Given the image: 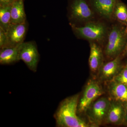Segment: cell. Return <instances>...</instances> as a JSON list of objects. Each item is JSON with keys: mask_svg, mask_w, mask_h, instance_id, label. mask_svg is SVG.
Here are the masks:
<instances>
[{"mask_svg": "<svg viewBox=\"0 0 127 127\" xmlns=\"http://www.w3.org/2000/svg\"><path fill=\"white\" fill-rule=\"evenodd\" d=\"M125 120V110L124 104L111 100L104 123L111 125H119L122 124Z\"/></svg>", "mask_w": 127, "mask_h": 127, "instance_id": "10", "label": "cell"}, {"mask_svg": "<svg viewBox=\"0 0 127 127\" xmlns=\"http://www.w3.org/2000/svg\"><path fill=\"white\" fill-rule=\"evenodd\" d=\"M111 100L106 97L96 99L86 112L90 124L97 127L104 123L109 109Z\"/></svg>", "mask_w": 127, "mask_h": 127, "instance_id": "5", "label": "cell"}, {"mask_svg": "<svg viewBox=\"0 0 127 127\" xmlns=\"http://www.w3.org/2000/svg\"><path fill=\"white\" fill-rule=\"evenodd\" d=\"M113 16L116 20L120 23L127 25V5L125 3L119 0L116 3Z\"/></svg>", "mask_w": 127, "mask_h": 127, "instance_id": "16", "label": "cell"}, {"mask_svg": "<svg viewBox=\"0 0 127 127\" xmlns=\"http://www.w3.org/2000/svg\"><path fill=\"white\" fill-rule=\"evenodd\" d=\"M27 22L22 24H11L6 31L7 37L6 47L20 45L24 42L27 31Z\"/></svg>", "mask_w": 127, "mask_h": 127, "instance_id": "8", "label": "cell"}, {"mask_svg": "<svg viewBox=\"0 0 127 127\" xmlns=\"http://www.w3.org/2000/svg\"><path fill=\"white\" fill-rule=\"evenodd\" d=\"M15 0H0V6L12 5Z\"/></svg>", "mask_w": 127, "mask_h": 127, "instance_id": "20", "label": "cell"}, {"mask_svg": "<svg viewBox=\"0 0 127 127\" xmlns=\"http://www.w3.org/2000/svg\"><path fill=\"white\" fill-rule=\"evenodd\" d=\"M40 55L36 44L34 41L23 42L20 46L19 59L24 62L29 69L36 72Z\"/></svg>", "mask_w": 127, "mask_h": 127, "instance_id": "6", "label": "cell"}, {"mask_svg": "<svg viewBox=\"0 0 127 127\" xmlns=\"http://www.w3.org/2000/svg\"><path fill=\"white\" fill-rule=\"evenodd\" d=\"M119 0H89L91 4L100 16L109 19L113 16L114 10Z\"/></svg>", "mask_w": 127, "mask_h": 127, "instance_id": "12", "label": "cell"}, {"mask_svg": "<svg viewBox=\"0 0 127 127\" xmlns=\"http://www.w3.org/2000/svg\"><path fill=\"white\" fill-rule=\"evenodd\" d=\"M20 45L14 47L0 48V64L10 65L20 61L19 59V51Z\"/></svg>", "mask_w": 127, "mask_h": 127, "instance_id": "15", "label": "cell"}, {"mask_svg": "<svg viewBox=\"0 0 127 127\" xmlns=\"http://www.w3.org/2000/svg\"><path fill=\"white\" fill-rule=\"evenodd\" d=\"M7 44V37L6 32L0 27V48L6 47Z\"/></svg>", "mask_w": 127, "mask_h": 127, "instance_id": "19", "label": "cell"}, {"mask_svg": "<svg viewBox=\"0 0 127 127\" xmlns=\"http://www.w3.org/2000/svg\"><path fill=\"white\" fill-rule=\"evenodd\" d=\"M122 68L120 57L119 56L111 61L102 64L97 73L98 80L105 82L112 81Z\"/></svg>", "mask_w": 127, "mask_h": 127, "instance_id": "9", "label": "cell"}, {"mask_svg": "<svg viewBox=\"0 0 127 127\" xmlns=\"http://www.w3.org/2000/svg\"><path fill=\"white\" fill-rule=\"evenodd\" d=\"M27 22L24 0H16L11 5V23L22 24Z\"/></svg>", "mask_w": 127, "mask_h": 127, "instance_id": "14", "label": "cell"}, {"mask_svg": "<svg viewBox=\"0 0 127 127\" xmlns=\"http://www.w3.org/2000/svg\"><path fill=\"white\" fill-rule=\"evenodd\" d=\"M127 42V35L125 29L118 25L112 28L108 37L105 49L106 56L115 58L123 52Z\"/></svg>", "mask_w": 127, "mask_h": 127, "instance_id": "3", "label": "cell"}, {"mask_svg": "<svg viewBox=\"0 0 127 127\" xmlns=\"http://www.w3.org/2000/svg\"><path fill=\"white\" fill-rule=\"evenodd\" d=\"M72 29L77 37L91 41H100L105 36L106 28L102 23L88 22L83 27L72 25Z\"/></svg>", "mask_w": 127, "mask_h": 127, "instance_id": "4", "label": "cell"}, {"mask_svg": "<svg viewBox=\"0 0 127 127\" xmlns=\"http://www.w3.org/2000/svg\"><path fill=\"white\" fill-rule=\"evenodd\" d=\"M125 31L127 35V25L126 26V28L125 29Z\"/></svg>", "mask_w": 127, "mask_h": 127, "instance_id": "23", "label": "cell"}, {"mask_svg": "<svg viewBox=\"0 0 127 127\" xmlns=\"http://www.w3.org/2000/svg\"><path fill=\"white\" fill-rule=\"evenodd\" d=\"M90 53L89 64L90 70L94 73H97L103 64V56L101 48L94 42H90Z\"/></svg>", "mask_w": 127, "mask_h": 127, "instance_id": "13", "label": "cell"}, {"mask_svg": "<svg viewBox=\"0 0 127 127\" xmlns=\"http://www.w3.org/2000/svg\"></svg>", "mask_w": 127, "mask_h": 127, "instance_id": "24", "label": "cell"}, {"mask_svg": "<svg viewBox=\"0 0 127 127\" xmlns=\"http://www.w3.org/2000/svg\"><path fill=\"white\" fill-rule=\"evenodd\" d=\"M11 5L0 6V27L5 31L11 24Z\"/></svg>", "mask_w": 127, "mask_h": 127, "instance_id": "17", "label": "cell"}, {"mask_svg": "<svg viewBox=\"0 0 127 127\" xmlns=\"http://www.w3.org/2000/svg\"><path fill=\"white\" fill-rule=\"evenodd\" d=\"M113 80L127 86V66L122 67L121 70Z\"/></svg>", "mask_w": 127, "mask_h": 127, "instance_id": "18", "label": "cell"}, {"mask_svg": "<svg viewBox=\"0 0 127 127\" xmlns=\"http://www.w3.org/2000/svg\"><path fill=\"white\" fill-rule=\"evenodd\" d=\"M125 110V119L127 121V103L124 104Z\"/></svg>", "mask_w": 127, "mask_h": 127, "instance_id": "21", "label": "cell"}, {"mask_svg": "<svg viewBox=\"0 0 127 127\" xmlns=\"http://www.w3.org/2000/svg\"><path fill=\"white\" fill-rule=\"evenodd\" d=\"M123 51L124 52V53H125V54H127V44H126V46H125V48H124Z\"/></svg>", "mask_w": 127, "mask_h": 127, "instance_id": "22", "label": "cell"}, {"mask_svg": "<svg viewBox=\"0 0 127 127\" xmlns=\"http://www.w3.org/2000/svg\"><path fill=\"white\" fill-rule=\"evenodd\" d=\"M70 18L77 22L87 21L93 17L94 13L87 0H70Z\"/></svg>", "mask_w": 127, "mask_h": 127, "instance_id": "7", "label": "cell"}, {"mask_svg": "<svg viewBox=\"0 0 127 127\" xmlns=\"http://www.w3.org/2000/svg\"><path fill=\"white\" fill-rule=\"evenodd\" d=\"M108 92L111 100L121 103H127V86L114 80L107 82Z\"/></svg>", "mask_w": 127, "mask_h": 127, "instance_id": "11", "label": "cell"}, {"mask_svg": "<svg viewBox=\"0 0 127 127\" xmlns=\"http://www.w3.org/2000/svg\"><path fill=\"white\" fill-rule=\"evenodd\" d=\"M103 93L102 87L98 81L93 79L89 80L79 96L77 109L78 115L86 113L91 104Z\"/></svg>", "mask_w": 127, "mask_h": 127, "instance_id": "2", "label": "cell"}, {"mask_svg": "<svg viewBox=\"0 0 127 127\" xmlns=\"http://www.w3.org/2000/svg\"><path fill=\"white\" fill-rule=\"evenodd\" d=\"M79 94L65 98L60 103L54 114L56 126L58 127H93L78 114Z\"/></svg>", "mask_w": 127, "mask_h": 127, "instance_id": "1", "label": "cell"}]
</instances>
